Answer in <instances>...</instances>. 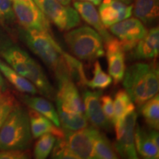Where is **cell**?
Instances as JSON below:
<instances>
[{"label": "cell", "mask_w": 159, "mask_h": 159, "mask_svg": "<svg viewBox=\"0 0 159 159\" xmlns=\"http://www.w3.org/2000/svg\"><path fill=\"white\" fill-rule=\"evenodd\" d=\"M15 17L24 28L50 33L49 21L34 1H13Z\"/></svg>", "instance_id": "8"}, {"label": "cell", "mask_w": 159, "mask_h": 159, "mask_svg": "<svg viewBox=\"0 0 159 159\" xmlns=\"http://www.w3.org/2000/svg\"><path fill=\"white\" fill-rule=\"evenodd\" d=\"M57 138L52 134H45L39 137L35 144L34 156L37 159H45L50 154Z\"/></svg>", "instance_id": "26"}, {"label": "cell", "mask_w": 159, "mask_h": 159, "mask_svg": "<svg viewBox=\"0 0 159 159\" xmlns=\"http://www.w3.org/2000/svg\"><path fill=\"white\" fill-rule=\"evenodd\" d=\"M118 158V154L114 145L105 134L99 132L94 142L92 158L116 159Z\"/></svg>", "instance_id": "24"}, {"label": "cell", "mask_w": 159, "mask_h": 159, "mask_svg": "<svg viewBox=\"0 0 159 159\" xmlns=\"http://www.w3.org/2000/svg\"><path fill=\"white\" fill-rule=\"evenodd\" d=\"M94 77L90 80H87L86 85L93 89H105L110 86L112 83V77L102 70L99 61H96L93 71Z\"/></svg>", "instance_id": "27"}, {"label": "cell", "mask_w": 159, "mask_h": 159, "mask_svg": "<svg viewBox=\"0 0 159 159\" xmlns=\"http://www.w3.org/2000/svg\"><path fill=\"white\" fill-rule=\"evenodd\" d=\"M13 0H0V21L12 22L15 19Z\"/></svg>", "instance_id": "29"}, {"label": "cell", "mask_w": 159, "mask_h": 159, "mask_svg": "<svg viewBox=\"0 0 159 159\" xmlns=\"http://www.w3.org/2000/svg\"><path fill=\"white\" fill-rule=\"evenodd\" d=\"M31 155L27 150H0V159H27Z\"/></svg>", "instance_id": "31"}, {"label": "cell", "mask_w": 159, "mask_h": 159, "mask_svg": "<svg viewBox=\"0 0 159 159\" xmlns=\"http://www.w3.org/2000/svg\"><path fill=\"white\" fill-rule=\"evenodd\" d=\"M105 47L108 61V72L114 80L115 84H118L122 81L126 70L125 52L120 41L114 37L105 41Z\"/></svg>", "instance_id": "12"}, {"label": "cell", "mask_w": 159, "mask_h": 159, "mask_svg": "<svg viewBox=\"0 0 159 159\" xmlns=\"http://www.w3.org/2000/svg\"><path fill=\"white\" fill-rule=\"evenodd\" d=\"M22 39L29 49L55 73L57 80L69 77L66 52L61 49L51 33L36 30H25Z\"/></svg>", "instance_id": "2"}, {"label": "cell", "mask_w": 159, "mask_h": 159, "mask_svg": "<svg viewBox=\"0 0 159 159\" xmlns=\"http://www.w3.org/2000/svg\"><path fill=\"white\" fill-rule=\"evenodd\" d=\"M77 1H86L94 4V5H99V4L102 2V0H77Z\"/></svg>", "instance_id": "33"}, {"label": "cell", "mask_w": 159, "mask_h": 159, "mask_svg": "<svg viewBox=\"0 0 159 159\" xmlns=\"http://www.w3.org/2000/svg\"><path fill=\"white\" fill-rule=\"evenodd\" d=\"M132 13V5H125L117 0H102L99 8V17L106 28L130 17Z\"/></svg>", "instance_id": "14"}, {"label": "cell", "mask_w": 159, "mask_h": 159, "mask_svg": "<svg viewBox=\"0 0 159 159\" xmlns=\"http://www.w3.org/2000/svg\"><path fill=\"white\" fill-rule=\"evenodd\" d=\"M123 86L132 101L141 105L158 93L159 74L156 63H136L125 70Z\"/></svg>", "instance_id": "3"}, {"label": "cell", "mask_w": 159, "mask_h": 159, "mask_svg": "<svg viewBox=\"0 0 159 159\" xmlns=\"http://www.w3.org/2000/svg\"><path fill=\"white\" fill-rule=\"evenodd\" d=\"M134 14L146 25L155 22L158 17V0H134Z\"/></svg>", "instance_id": "23"}, {"label": "cell", "mask_w": 159, "mask_h": 159, "mask_svg": "<svg viewBox=\"0 0 159 159\" xmlns=\"http://www.w3.org/2000/svg\"><path fill=\"white\" fill-rule=\"evenodd\" d=\"M102 92L85 91L83 93V105L85 116L93 127L97 129L109 130L111 129L110 121L103 113L100 102Z\"/></svg>", "instance_id": "13"}, {"label": "cell", "mask_w": 159, "mask_h": 159, "mask_svg": "<svg viewBox=\"0 0 159 159\" xmlns=\"http://www.w3.org/2000/svg\"><path fill=\"white\" fill-rule=\"evenodd\" d=\"M0 55L12 69L30 81L40 94L51 99L56 96L41 66L25 50L13 43H4L0 46Z\"/></svg>", "instance_id": "1"}, {"label": "cell", "mask_w": 159, "mask_h": 159, "mask_svg": "<svg viewBox=\"0 0 159 159\" xmlns=\"http://www.w3.org/2000/svg\"><path fill=\"white\" fill-rule=\"evenodd\" d=\"M134 111L135 105L126 91L119 90L115 95L114 101V117L112 120L116 136H119L122 130L125 119L128 114Z\"/></svg>", "instance_id": "18"}, {"label": "cell", "mask_w": 159, "mask_h": 159, "mask_svg": "<svg viewBox=\"0 0 159 159\" xmlns=\"http://www.w3.org/2000/svg\"><path fill=\"white\" fill-rule=\"evenodd\" d=\"M57 82L58 89L56 92V101L66 111L83 114L84 105L77 85L69 77H63L57 79Z\"/></svg>", "instance_id": "11"}, {"label": "cell", "mask_w": 159, "mask_h": 159, "mask_svg": "<svg viewBox=\"0 0 159 159\" xmlns=\"http://www.w3.org/2000/svg\"><path fill=\"white\" fill-rule=\"evenodd\" d=\"M137 117L138 115L135 111L126 116L122 130L119 136H116V142L114 144L117 154L124 158H138L134 140V131Z\"/></svg>", "instance_id": "10"}, {"label": "cell", "mask_w": 159, "mask_h": 159, "mask_svg": "<svg viewBox=\"0 0 159 159\" xmlns=\"http://www.w3.org/2000/svg\"><path fill=\"white\" fill-rule=\"evenodd\" d=\"M117 1L121 2L125 4V5H130L134 0H117Z\"/></svg>", "instance_id": "36"}, {"label": "cell", "mask_w": 159, "mask_h": 159, "mask_svg": "<svg viewBox=\"0 0 159 159\" xmlns=\"http://www.w3.org/2000/svg\"><path fill=\"white\" fill-rule=\"evenodd\" d=\"M47 19L61 31L67 32L80 24V16L76 10L57 0H33Z\"/></svg>", "instance_id": "6"}, {"label": "cell", "mask_w": 159, "mask_h": 159, "mask_svg": "<svg viewBox=\"0 0 159 159\" xmlns=\"http://www.w3.org/2000/svg\"><path fill=\"white\" fill-rule=\"evenodd\" d=\"M64 130L67 148L76 159L92 158L95 138L99 132L94 127H86L78 130Z\"/></svg>", "instance_id": "7"}, {"label": "cell", "mask_w": 159, "mask_h": 159, "mask_svg": "<svg viewBox=\"0 0 159 159\" xmlns=\"http://www.w3.org/2000/svg\"><path fill=\"white\" fill-rule=\"evenodd\" d=\"M2 99V93H1V89H0V99Z\"/></svg>", "instance_id": "38"}, {"label": "cell", "mask_w": 159, "mask_h": 159, "mask_svg": "<svg viewBox=\"0 0 159 159\" xmlns=\"http://www.w3.org/2000/svg\"><path fill=\"white\" fill-rule=\"evenodd\" d=\"M5 88V81H4L3 77H2L1 72H0V89H1V90H2V89H4Z\"/></svg>", "instance_id": "34"}, {"label": "cell", "mask_w": 159, "mask_h": 159, "mask_svg": "<svg viewBox=\"0 0 159 159\" xmlns=\"http://www.w3.org/2000/svg\"><path fill=\"white\" fill-rule=\"evenodd\" d=\"M64 40L72 55L78 59L92 61L105 55L102 38L88 26L67 31Z\"/></svg>", "instance_id": "5"}, {"label": "cell", "mask_w": 159, "mask_h": 159, "mask_svg": "<svg viewBox=\"0 0 159 159\" xmlns=\"http://www.w3.org/2000/svg\"><path fill=\"white\" fill-rule=\"evenodd\" d=\"M23 101L30 109L37 111L48 118L57 127H61L58 114L54 105L47 99L39 97L25 95L23 97Z\"/></svg>", "instance_id": "21"}, {"label": "cell", "mask_w": 159, "mask_h": 159, "mask_svg": "<svg viewBox=\"0 0 159 159\" xmlns=\"http://www.w3.org/2000/svg\"><path fill=\"white\" fill-rule=\"evenodd\" d=\"M32 139L28 113L14 106L0 128V150H27Z\"/></svg>", "instance_id": "4"}, {"label": "cell", "mask_w": 159, "mask_h": 159, "mask_svg": "<svg viewBox=\"0 0 159 159\" xmlns=\"http://www.w3.org/2000/svg\"><path fill=\"white\" fill-rule=\"evenodd\" d=\"M52 158L57 159H76L75 156L70 152L67 148L63 138L56 139L54 147L52 148Z\"/></svg>", "instance_id": "28"}, {"label": "cell", "mask_w": 159, "mask_h": 159, "mask_svg": "<svg viewBox=\"0 0 159 159\" xmlns=\"http://www.w3.org/2000/svg\"><path fill=\"white\" fill-rule=\"evenodd\" d=\"M134 140L136 152L142 158L146 159L159 158V146H157L153 142L149 132H147L139 125H136L135 127Z\"/></svg>", "instance_id": "19"}, {"label": "cell", "mask_w": 159, "mask_h": 159, "mask_svg": "<svg viewBox=\"0 0 159 159\" xmlns=\"http://www.w3.org/2000/svg\"><path fill=\"white\" fill-rule=\"evenodd\" d=\"M57 2H61V4H63V5H69V4L71 3V0H57Z\"/></svg>", "instance_id": "35"}, {"label": "cell", "mask_w": 159, "mask_h": 159, "mask_svg": "<svg viewBox=\"0 0 159 159\" xmlns=\"http://www.w3.org/2000/svg\"><path fill=\"white\" fill-rule=\"evenodd\" d=\"M13 1H24V2H31L33 0H13Z\"/></svg>", "instance_id": "37"}, {"label": "cell", "mask_w": 159, "mask_h": 159, "mask_svg": "<svg viewBox=\"0 0 159 159\" xmlns=\"http://www.w3.org/2000/svg\"><path fill=\"white\" fill-rule=\"evenodd\" d=\"M141 107V113L145 119L147 125L151 129L159 128V96L158 94L143 103Z\"/></svg>", "instance_id": "25"}, {"label": "cell", "mask_w": 159, "mask_h": 159, "mask_svg": "<svg viewBox=\"0 0 159 159\" xmlns=\"http://www.w3.org/2000/svg\"><path fill=\"white\" fill-rule=\"evenodd\" d=\"M14 106L13 101L10 97H6V98L2 97V99H0V128H2Z\"/></svg>", "instance_id": "30"}, {"label": "cell", "mask_w": 159, "mask_h": 159, "mask_svg": "<svg viewBox=\"0 0 159 159\" xmlns=\"http://www.w3.org/2000/svg\"><path fill=\"white\" fill-rule=\"evenodd\" d=\"M0 72L20 92L30 95L38 94L36 87L22 75H19L8 64L0 58Z\"/></svg>", "instance_id": "20"}, {"label": "cell", "mask_w": 159, "mask_h": 159, "mask_svg": "<svg viewBox=\"0 0 159 159\" xmlns=\"http://www.w3.org/2000/svg\"><path fill=\"white\" fill-rule=\"evenodd\" d=\"M133 57L136 60L156 58L159 53V29L153 27L148 31L133 49Z\"/></svg>", "instance_id": "16"}, {"label": "cell", "mask_w": 159, "mask_h": 159, "mask_svg": "<svg viewBox=\"0 0 159 159\" xmlns=\"http://www.w3.org/2000/svg\"><path fill=\"white\" fill-rule=\"evenodd\" d=\"M30 125L33 138L38 139L45 134H52L58 138L64 137V130L57 127L47 117L33 109L28 111Z\"/></svg>", "instance_id": "17"}, {"label": "cell", "mask_w": 159, "mask_h": 159, "mask_svg": "<svg viewBox=\"0 0 159 159\" xmlns=\"http://www.w3.org/2000/svg\"><path fill=\"white\" fill-rule=\"evenodd\" d=\"M73 5L75 9L79 13L80 16H81L87 24L94 27L95 30L101 35L105 42L113 37L102 24L99 17V12L94 7V4L86 1L76 0L74 2Z\"/></svg>", "instance_id": "15"}, {"label": "cell", "mask_w": 159, "mask_h": 159, "mask_svg": "<svg viewBox=\"0 0 159 159\" xmlns=\"http://www.w3.org/2000/svg\"><path fill=\"white\" fill-rule=\"evenodd\" d=\"M111 33L119 41L125 52L132 51L148 30L137 18H128L109 27Z\"/></svg>", "instance_id": "9"}, {"label": "cell", "mask_w": 159, "mask_h": 159, "mask_svg": "<svg viewBox=\"0 0 159 159\" xmlns=\"http://www.w3.org/2000/svg\"><path fill=\"white\" fill-rule=\"evenodd\" d=\"M100 102L105 116L112 122L114 117V100L109 95H103L100 97Z\"/></svg>", "instance_id": "32"}, {"label": "cell", "mask_w": 159, "mask_h": 159, "mask_svg": "<svg viewBox=\"0 0 159 159\" xmlns=\"http://www.w3.org/2000/svg\"><path fill=\"white\" fill-rule=\"evenodd\" d=\"M57 114L60 124L65 130H78L89 126V120L85 114L70 112L62 108L61 104L56 101Z\"/></svg>", "instance_id": "22"}]
</instances>
